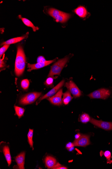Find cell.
Here are the masks:
<instances>
[{"instance_id":"6da1fadb","label":"cell","mask_w":112,"mask_h":169,"mask_svg":"<svg viewBox=\"0 0 112 169\" xmlns=\"http://www.w3.org/2000/svg\"><path fill=\"white\" fill-rule=\"evenodd\" d=\"M26 59L22 46L19 45L17 47L16 59L15 61V73L16 76H20L24 72Z\"/></svg>"},{"instance_id":"7a4b0ae2","label":"cell","mask_w":112,"mask_h":169,"mask_svg":"<svg viewBox=\"0 0 112 169\" xmlns=\"http://www.w3.org/2000/svg\"><path fill=\"white\" fill-rule=\"evenodd\" d=\"M48 13L51 16L54 18L56 21L61 23L66 22L71 16L70 14L64 12L53 8L49 9Z\"/></svg>"},{"instance_id":"3957f363","label":"cell","mask_w":112,"mask_h":169,"mask_svg":"<svg viewBox=\"0 0 112 169\" xmlns=\"http://www.w3.org/2000/svg\"><path fill=\"white\" fill-rule=\"evenodd\" d=\"M69 58V57H66L60 59L54 63L51 67L50 70L48 75V77L52 76L55 75H60L62 69L68 62Z\"/></svg>"},{"instance_id":"277c9868","label":"cell","mask_w":112,"mask_h":169,"mask_svg":"<svg viewBox=\"0 0 112 169\" xmlns=\"http://www.w3.org/2000/svg\"><path fill=\"white\" fill-rule=\"evenodd\" d=\"M41 95L39 92L30 93L24 95L19 100V104L23 105H26L32 104Z\"/></svg>"},{"instance_id":"5b68a950","label":"cell","mask_w":112,"mask_h":169,"mask_svg":"<svg viewBox=\"0 0 112 169\" xmlns=\"http://www.w3.org/2000/svg\"><path fill=\"white\" fill-rule=\"evenodd\" d=\"M110 94L111 92L109 89L103 88L94 91L88 96L91 99H105L110 96Z\"/></svg>"},{"instance_id":"8992f818","label":"cell","mask_w":112,"mask_h":169,"mask_svg":"<svg viewBox=\"0 0 112 169\" xmlns=\"http://www.w3.org/2000/svg\"><path fill=\"white\" fill-rule=\"evenodd\" d=\"M65 85L68 91L75 98H78L81 96V91L73 81L70 80L66 83Z\"/></svg>"},{"instance_id":"52a82bcc","label":"cell","mask_w":112,"mask_h":169,"mask_svg":"<svg viewBox=\"0 0 112 169\" xmlns=\"http://www.w3.org/2000/svg\"><path fill=\"white\" fill-rule=\"evenodd\" d=\"M90 122L95 126L104 130L107 131L112 130V122H104L92 118H91Z\"/></svg>"},{"instance_id":"ba28073f","label":"cell","mask_w":112,"mask_h":169,"mask_svg":"<svg viewBox=\"0 0 112 169\" xmlns=\"http://www.w3.org/2000/svg\"><path fill=\"white\" fill-rule=\"evenodd\" d=\"M64 82L65 80H62L57 85L56 87H54L50 91L47 93L46 94L44 95V96L40 97V98L39 99L37 104H38L41 100H44V99H48L54 96L56 93L58 92V90H60V88L63 86Z\"/></svg>"},{"instance_id":"9c48e42d","label":"cell","mask_w":112,"mask_h":169,"mask_svg":"<svg viewBox=\"0 0 112 169\" xmlns=\"http://www.w3.org/2000/svg\"><path fill=\"white\" fill-rule=\"evenodd\" d=\"M62 89H61L56 94L47 99L53 105L60 106L62 105Z\"/></svg>"},{"instance_id":"30bf717a","label":"cell","mask_w":112,"mask_h":169,"mask_svg":"<svg viewBox=\"0 0 112 169\" xmlns=\"http://www.w3.org/2000/svg\"><path fill=\"white\" fill-rule=\"evenodd\" d=\"M45 164L48 169H56L61 166L59 163L57 162L56 160L54 157L50 156H47L45 158Z\"/></svg>"},{"instance_id":"8fae6325","label":"cell","mask_w":112,"mask_h":169,"mask_svg":"<svg viewBox=\"0 0 112 169\" xmlns=\"http://www.w3.org/2000/svg\"><path fill=\"white\" fill-rule=\"evenodd\" d=\"M73 143L74 147L87 146L90 144L89 136L86 135H82L80 138L74 140Z\"/></svg>"},{"instance_id":"7c38bea8","label":"cell","mask_w":112,"mask_h":169,"mask_svg":"<svg viewBox=\"0 0 112 169\" xmlns=\"http://www.w3.org/2000/svg\"><path fill=\"white\" fill-rule=\"evenodd\" d=\"M56 60V59L53 60L46 61H44V62L37 63L36 64H31L30 63H28V65H28L27 67L29 69L27 71L30 72L32 70H34L42 68L43 67H46L47 65H50L51 63L54 62Z\"/></svg>"},{"instance_id":"4fadbf2b","label":"cell","mask_w":112,"mask_h":169,"mask_svg":"<svg viewBox=\"0 0 112 169\" xmlns=\"http://www.w3.org/2000/svg\"><path fill=\"white\" fill-rule=\"evenodd\" d=\"M25 153L23 152L19 154L15 158V162L17 163L19 169H24Z\"/></svg>"},{"instance_id":"5bb4252c","label":"cell","mask_w":112,"mask_h":169,"mask_svg":"<svg viewBox=\"0 0 112 169\" xmlns=\"http://www.w3.org/2000/svg\"><path fill=\"white\" fill-rule=\"evenodd\" d=\"M28 34L29 33H27L24 36H23L15 37V38L9 39V40L2 43L1 45H4L6 44L10 45L12 44L19 42L22 41L23 39H26L27 37H28Z\"/></svg>"},{"instance_id":"9a60e30c","label":"cell","mask_w":112,"mask_h":169,"mask_svg":"<svg viewBox=\"0 0 112 169\" xmlns=\"http://www.w3.org/2000/svg\"><path fill=\"white\" fill-rule=\"evenodd\" d=\"M3 152L8 164V166H9L11 163V158L9 146L7 145L4 146L3 148Z\"/></svg>"},{"instance_id":"2e32d148","label":"cell","mask_w":112,"mask_h":169,"mask_svg":"<svg viewBox=\"0 0 112 169\" xmlns=\"http://www.w3.org/2000/svg\"><path fill=\"white\" fill-rule=\"evenodd\" d=\"M74 12L78 16L81 18H85L88 14L87 10L84 7L80 6L74 10Z\"/></svg>"},{"instance_id":"e0dca14e","label":"cell","mask_w":112,"mask_h":169,"mask_svg":"<svg viewBox=\"0 0 112 169\" xmlns=\"http://www.w3.org/2000/svg\"><path fill=\"white\" fill-rule=\"evenodd\" d=\"M19 18L22 20L23 22L25 25H26L27 27H32L33 31H35L37 30H38L39 29L38 27H35L32 23L28 19L25 18H23L21 17V15H19Z\"/></svg>"},{"instance_id":"ac0fdd59","label":"cell","mask_w":112,"mask_h":169,"mask_svg":"<svg viewBox=\"0 0 112 169\" xmlns=\"http://www.w3.org/2000/svg\"><path fill=\"white\" fill-rule=\"evenodd\" d=\"M63 95V97L62 99V102L65 105H68L73 98L72 97L70 93L68 91H66Z\"/></svg>"},{"instance_id":"d6986e66","label":"cell","mask_w":112,"mask_h":169,"mask_svg":"<svg viewBox=\"0 0 112 169\" xmlns=\"http://www.w3.org/2000/svg\"><path fill=\"white\" fill-rule=\"evenodd\" d=\"M33 129H29V132L27 135V139H28L29 144L30 145L31 148L33 150H34L33 142Z\"/></svg>"},{"instance_id":"ffe728a7","label":"cell","mask_w":112,"mask_h":169,"mask_svg":"<svg viewBox=\"0 0 112 169\" xmlns=\"http://www.w3.org/2000/svg\"><path fill=\"white\" fill-rule=\"evenodd\" d=\"M15 114L17 115L19 118L23 116L25 112V109L21 107L15 106L14 107Z\"/></svg>"},{"instance_id":"44dd1931","label":"cell","mask_w":112,"mask_h":169,"mask_svg":"<svg viewBox=\"0 0 112 169\" xmlns=\"http://www.w3.org/2000/svg\"><path fill=\"white\" fill-rule=\"evenodd\" d=\"M90 120L91 118L89 115L86 113L82 114L80 118V122L83 123H87L90 122Z\"/></svg>"},{"instance_id":"7402d4cb","label":"cell","mask_w":112,"mask_h":169,"mask_svg":"<svg viewBox=\"0 0 112 169\" xmlns=\"http://www.w3.org/2000/svg\"><path fill=\"white\" fill-rule=\"evenodd\" d=\"M57 77V76L54 77L53 76L49 77L45 81V84L48 86H52L54 83V79H56Z\"/></svg>"},{"instance_id":"603a6c76","label":"cell","mask_w":112,"mask_h":169,"mask_svg":"<svg viewBox=\"0 0 112 169\" xmlns=\"http://www.w3.org/2000/svg\"><path fill=\"white\" fill-rule=\"evenodd\" d=\"M30 84L29 81L27 79H23L21 81V87L24 89H27L28 88Z\"/></svg>"},{"instance_id":"cb8c5ba5","label":"cell","mask_w":112,"mask_h":169,"mask_svg":"<svg viewBox=\"0 0 112 169\" xmlns=\"http://www.w3.org/2000/svg\"><path fill=\"white\" fill-rule=\"evenodd\" d=\"M9 45L7 44L5 45H3V46L1 48V49H0V56H1V58L3 55V54L5 53L7 49L9 48Z\"/></svg>"},{"instance_id":"d4e9b609","label":"cell","mask_w":112,"mask_h":169,"mask_svg":"<svg viewBox=\"0 0 112 169\" xmlns=\"http://www.w3.org/2000/svg\"><path fill=\"white\" fill-rule=\"evenodd\" d=\"M103 155L107 158L108 160H109L111 158V153L109 151H106L104 153Z\"/></svg>"},{"instance_id":"484cf974","label":"cell","mask_w":112,"mask_h":169,"mask_svg":"<svg viewBox=\"0 0 112 169\" xmlns=\"http://www.w3.org/2000/svg\"><path fill=\"white\" fill-rule=\"evenodd\" d=\"M46 61V59H45L44 57L42 56L38 57L37 59V63L44 62V61Z\"/></svg>"},{"instance_id":"4316f807","label":"cell","mask_w":112,"mask_h":169,"mask_svg":"<svg viewBox=\"0 0 112 169\" xmlns=\"http://www.w3.org/2000/svg\"><path fill=\"white\" fill-rule=\"evenodd\" d=\"M74 147L73 142H69L66 144V148L68 150V149L72 148V147Z\"/></svg>"},{"instance_id":"83f0119b","label":"cell","mask_w":112,"mask_h":169,"mask_svg":"<svg viewBox=\"0 0 112 169\" xmlns=\"http://www.w3.org/2000/svg\"><path fill=\"white\" fill-rule=\"evenodd\" d=\"M82 136V135L79 134V133H78V134L75 135V136H74V138H75V140H78Z\"/></svg>"},{"instance_id":"f1b7e54d","label":"cell","mask_w":112,"mask_h":169,"mask_svg":"<svg viewBox=\"0 0 112 169\" xmlns=\"http://www.w3.org/2000/svg\"><path fill=\"white\" fill-rule=\"evenodd\" d=\"M5 64L3 60V59H1V68H3V67L5 66Z\"/></svg>"},{"instance_id":"f546056e","label":"cell","mask_w":112,"mask_h":169,"mask_svg":"<svg viewBox=\"0 0 112 169\" xmlns=\"http://www.w3.org/2000/svg\"><path fill=\"white\" fill-rule=\"evenodd\" d=\"M68 169V168H67L66 167H65V166H62L58 167V168H56V169Z\"/></svg>"},{"instance_id":"4dcf8cb0","label":"cell","mask_w":112,"mask_h":169,"mask_svg":"<svg viewBox=\"0 0 112 169\" xmlns=\"http://www.w3.org/2000/svg\"><path fill=\"white\" fill-rule=\"evenodd\" d=\"M74 147H72V148L68 149V150L69 151L72 152L74 150Z\"/></svg>"}]
</instances>
